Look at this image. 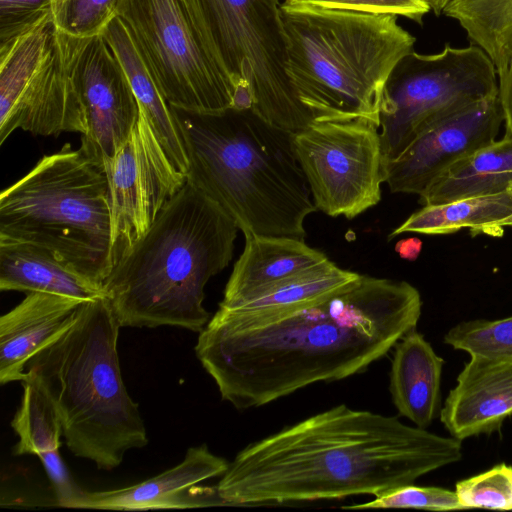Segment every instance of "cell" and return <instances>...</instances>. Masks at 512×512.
Masks as SVG:
<instances>
[{"label": "cell", "mask_w": 512, "mask_h": 512, "mask_svg": "<svg viewBox=\"0 0 512 512\" xmlns=\"http://www.w3.org/2000/svg\"><path fill=\"white\" fill-rule=\"evenodd\" d=\"M421 311L410 283L360 274L329 297L281 314L241 317L219 308L195 353L222 400L257 408L363 372L416 328Z\"/></svg>", "instance_id": "1"}, {"label": "cell", "mask_w": 512, "mask_h": 512, "mask_svg": "<svg viewBox=\"0 0 512 512\" xmlns=\"http://www.w3.org/2000/svg\"><path fill=\"white\" fill-rule=\"evenodd\" d=\"M461 458V440L341 404L246 446L216 489L225 505L376 496Z\"/></svg>", "instance_id": "2"}, {"label": "cell", "mask_w": 512, "mask_h": 512, "mask_svg": "<svg viewBox=\"0 0 512 512\" xmlns=\"http://www.w3.org/2000/svg\"><path fill=\"white\" fill-rule=\"evenodd\" d=\"M188 160L187 182L218 205L244 236L304 240L317 211L293 149V133L251 109H174Z\"/></svg>", "instance_id": "3"}, {"label": "cell", "mask_w": 512, "mask_h": 512, "mask_svg": "<svg viewBox=\"0 0 512 512\" xmlns=\"http://www.w3.org/2000/svg\"><path fill=\"white\" fill-rule=\"evenodd\" d=\"M239 228L186 181L103 283L122 327L201 332L210 320L204 288L228 266Z\"/></svg>", "instance_id": "4"}, {"label": "cell", "mask_w": 512, "mask_h": 512, "mask_svg": "<svg viewBox=\"0 0 512 512\" xmlns=\"http://www.w3.org/2000/svg\"><path fill=\"white\" fill-rule=\"evenodd\" d=\"M120 328L105 297L83 302L73 323L25 367L24 380L56 410L68 449L102 470L118 467L127 451L148 443L139 406L122 378Z\"/></svg>", "instance_id": "5"}, {"label": "cell", "mask_w": 512, "mask_h": 512, "mask_svg": "<svg viewBox=\"0 0 512 512\" xmlns=\"http://www.w3.org/2000/svg\"><path fill=\"white\" fill-rule=\"evenodd\" d=\"M279 11L287 75L313 122L366 118L379 125L385 83L416 41L398 16L287 0Z\"/></svg>", "instance_id": "6"}, {"label": "cell", "mask_w": 512, "mask_h": 512, "mask_svg": "<svg viewBox=\"0 0 512 512\" xmlns=\"http://www.w3.org/2000/svg\"><path fill=\"white\" fill-rule=\"evenodd\" d=\"M0 240L43 247L103 285L112 270L104 166L65 144L0 194Z\"/></svg>", "instance_id": "7"}, {"label": "cell", "mask_w": 512, "mask_h": 512, "mask_svg": "<svg viewBox=\"0 0 512 512\" xmlns=\"http://www.w3.org/2000/svg\"><path fill=\"white\" fill-rule=\"evenodd\" d=\"M182 1L213 62L235 92L250 94L253 112L292 133L313 122L287 75L280 0Z\"/></svg>", "instance_id": "8"}, {"label": "cell", "mask_w": 512, "mask_h": 512, "mask_svg": "<svg viewBox=\"0 0 512 512\" xmlns=\"http://www.w3.org/2000/svg\"><path fill=\"white\" fill-rule=\"evenodd\" d=\"M497 94L495 65L474 44L456 48L447 43L439 53H408L382 93L379 134L385 165L434 122Z\"/></svg>", "instance_id": "9"}, {"label": "cell", "mask_w": 512, "mask_h": 512, "mask_svg": "<svg viewBox=\"0 0 512 512\" xmlns=\"http://www.w3.org/2000/svg\"><path fill=\"white\" fill-rule=\"evenodd\" d=\"M116 13L171 107H232L235 87L205 50L182 0H119Z\"/></svg>", "instance_id": "10"}, {"label": "cell", "mask_w": 512, "mask_h": 512, "mask_svg": "<svg viewBox=\"0 0 512 512\" xmlns=\"http://www.w3.org/2000/svg\"><path fill=\"white\" fill-rule=\"evenodd\" d=\"M293 149L317 210L350 220L380 202L386 174L377 123L314 121L293 133Z\"/></svg>", "instance_id": "11"}, {"label": "cell", "mask_w": 512, "mask_h": 512, "mask_svg": "<svg viewBox=\"0 0 512 512\" xmlns=\"http://www.w3.org/2000/svg\"><path fill=\"white\" fill-rule=\"evenodd\" d=\"M104 169L109 186L114 267L148 231L187 179L174 165L141 109L131 134L104 163Z\"/></svg>", "instance_id": "12"}, {"label": "cell", "mask_w": 512, "mask_h": 512, "mask_svg": "<svg viewBox=\"0 0 512 512\" xmlns=\"http://www.w3.org/2000/svg\"><path fill=\"white\" fill-rule=\"evenodd\" d=\"M56 32L85 109L87 132L80 147L104 166L135 127L139 103L102 34L75 38Z\"/></svg>", "instance_id": "13"}, {"label": "cell", "mask_w": 512, "mask_h": 512, "mask_svg": "<svg viewBox=\"0 0 512 512\" xmlns=\"http://www.w3.org/2000/svg\"><path fill=\"white\" fill-rule=\"evenodd\" d=\"M503 122L498 94L434 122L385 165L390 191L420 196L452 164L494 142Z\"/></svg>", "instance_id": "14"}, {"label": "cell", "mask_w": 512, "mask_h": 512, "mask_svg": "<svg viewBox=\"0 0 512 512\" xmlns=\"http://www.w3.org/2000/svg\"><path fill=\"white\" fill-rule=\"evenodd\" d=\"M228 466L207 445L190 447L179 464L140 483L115 490H85L75 508L143 511L225 505L216 486L198 484L222 476Z\"/></svg>", "instance_id": "15"}, {"label": "cell", "mask_w": 512, "mask_h": 512, "mask_svg": "<svg viewBox=\"0 0 512 512\" xmlns=\"http://www.w3.org/2000/svg\"><path fill=\"white\" fill-rule=\"evenodd\" d=\"M439 415L461 441L499 430L512 416V359L470 355Z\"/></svg>", "instance_id": "16"}, {"label": "cell", "mask_w": 512, "mask_h": 512, "mask_svg": "<svg viewBox=\"0 0 512 512\" xmlns=\"http://www.w3.org/2000/svg\"><path fill=\"white\" fill-rule=\"evenodd\" d=\"M16 129L42 136L87 132L85 109L57 32L54 52L45 67L0 116V144Z\"/></svg>", "instance_id": "17"}, {"label": "cell", "mask_w": 512, "mask_h": 512, "mask_svg": "<svg viewBox=\"0 0 512 512\" xmlns=\"http://www.w3.org/2000/svg\"><path fill=\"white\" fill-rule=\"evenodd\" d=\"M85 301L29 292L0 318V383L23 381L28 361L74 321Z\"/></svg>", "instance_id": "18"}, {"label": "cell", "mask_w": 512, "mask_h": 512, "mask_svg": "<svg viewBox=\"0 0 512 512\" xmlns=\"http://www.w3.org/2000/svg\"><path fill=\"white\" fill-rule=\"evenodd\" d=\"M329 260L304 240L291 237L245 236L219 307H233L272 286Z\"/></svg>", "instance_id": "19"}, {"label": "cell", "mask_w": 512, "mask_h": 512, "mask_svg": "<svg viewBox=\"0 0 512 512\" xmlns=\"http://www.w3.org/2000/svg\"><path fill=\"white\" fill-rule=\"evenodd\" d=\"M389 390L398 413L426 429L440 412L444 360L415 329L394 347Z\"/></svg>", "instance_id": "20"}, {"label": "cell", "mask_w": 512, "mask_h": 512, "mask_svg": "<svg viewBox=\"0 0 512 512\" xmlns=\"http://www.w3.org/2000/svg\"><path fill=\"white\" fill-rule=\"evenodd\" d=\"M1 291L45 292L92 301L103 285L84 276L53 252L29 243L0 240Z\"/></svg>", "instance_id": "21"}, {"label": "cell", "mask_w": 512, "mask_h": 512, "mask_svg": "<svg viewBox=\"0 0 512 512\" xmlns=\"http://www.w3.org/2000/svg\"><path fill=\"white\" fill-rule=\"evenodd\" d=\"M120 61L140 109L177 169L186 175L188 160L177 116L164 98L122 20L116 16L102 33Z\"/></svg>", "instance_id": "22"}, {"label": "cell", "mask_w": 512, "mask_h": 512, "mask_svg": "<svg viewBox=\"0 0 512 512\" xmlns=\"http://www.w3.org/2000/svg\"><path fill=\"white\" fill-rule=\"evenodd\" d=\"M512 190V137L505 136L461 158L420 195L424 205Z\"/></svg>", "instance_id": "23"}, {"label": "cell", "mask_w": 512, "mask_h": 512, "mask_svg": "<svg viewBox=\"0 0 512 512\" xmlns=\"http://www.w3.org/2000/svg\"><path fill=\"white\" fill-rule=\"evenodd\" d=\"M512 227V190L460 199L439 205H424L395 228L388 239L405 232L447 234L463 228L473 235L501 236Z\"/></svg>", "instance_id": "24"}, {"label": "cell", "mask_w": 512, "mask_h": 512, "mask_svg": "<svg viewBox=\"0 0 512 512\" xmlns=\"http://www.w3.org/2000/svg\"><path fill=\"white\" fill-rule=\"evenodd\" d=\"M360 274L327 260L290 277L233 307H219L241 317H262L293 311L320 301L355 281Z\"/></svg>", "instance_id": "25"}, {"label": "cell", "mask_w": 512, "mask_h": 512, "mask_svg": "<svg viewBox=\"0 0 512 512\" xmlns=\"http://www.w3.org/2000/svg\"><path fill=\"white\" fill-rule=\"evenodd\" d=\"M442 14L485 51L497 74L506 69L512 59V0H449Z\"/></svg>", "instance_id": "26"}, {"label": "cell", "mask_w": 512, "mask_h": 512, "mask_svg": "<svg viewBox=\"0 0 512 512\" xmlns=\"http://www.w3.org/2000/svg\"><path fill=\"white\" fill-rule=\"evenodd\" d=\"M23 394L11 427L19 438L13 454L40 455L59 450L63 428L61 420L48 398L31 381H21Z\"/></svg>", "instance_id": "27"}, {"label": "cell", "mask_w": 512, "mask_h": 512, "mask_svg": "<svg viewBox=\"0 0 512 512\" xmlns=\"http://www.w3.org/2000/svg\"><path fill=\"white\" fill-rule=\"evenodd\" d=\"M444 342L469 355L512 359V316L460 322L445 334Z\"/></svg>", "instance_id": "28"}, {"label": "cell", "mask_w": 512, "mask_h": 512, "mask_svg": "<svg viewBox=\"0 0 512 512\" xmlns=\"http://www.w3.org/2000/svg\"><path fill=\"white\" fill-rule=\"evenodd\" d=\"M119 0H51L55 28L68 36L88 38L103 33L117 16Z\"/></svg>", "instance_id": "29"}, {"label": "cell", "mask_w": 512, "mask_h": 512, "mask_svg": "<svg viewBox=\"0 0 512 512\" xmlns=\"http://www.w3.org/2000/svg\"><path fill=\"white\" fill-rule=\"evenodd\" d=\"M455 493L463 509L512 510V466L501 463L460 480L455 485Z\"/></svg>", "instance_id": "30"}, {"label": "cell", "mask_w": 512, "mask_h": 512, "mask_svg": "<svg viewBox=\"0 0 512 512\" xmlns=\"http://www.w3.org/2000/svg\"><path fill=\"white\" fill-rule=\"evenodd\" d=\"M345 510L417 508L431 511L461 510L455 491L435 486L402 485L375 496L371 501L342 506Z\"/></svg>", "instance_id": "31"}, {"label": "cell", "mask_w": 512, "mask_h": 512, "mask_svg": "<svg viewBox=\"0 0 512 512\" xmlns=\"http://www.w3.org/2000/svg\"><path fill=\"white\" fill-rule=\"evenodd\" d=\"M314 7L370 14H392L423 23L431 11L425 0H287Z\"/></svg>", "instance_id": "32"}, {"label": "cell", "mask_w": 512, "mask_h": 512, "mask_svg": "<svg viewBox=\"0 0 512 512\" xmlns=\"http://www.w3.org/2000/svg\"><path fill=\"white\" fill-rule=\"evenodd\" d=\"M51 13V0H0V44L11 41Z\"/></svg>", "instance_id": "33"}, {"label": "cell", "mask_w": 512, "mask_h": 512, "mask_svg": "<svg viewBox=\"0 0 512 512\" xmlns=\"http://www.w3.org/2000/svg\"><path fill=\"white\" fill-rule=\"evenodd\" d=\"M38 457L53 485L58 505L66 508H75L76 503L84 495L85 490L81 489L72 478L61 459L59 450L44 452L38 455Z\"/></svg>", "instance_id": "34"}, {"label": "cell", "mask_w": 512, "mask_h": 512, "mask_svg": "<svg viewBox=\"0 0 512 512\" xmlns=\"http://www.w3.org/2000/svg\"><path fill=\"white\" fill-rule=\"evenodd\" d=\"M498 76V95L502 106L505 136L512 137V59Z\"/></svg>", "instance_id": "35"}, {"label": "cell", "mask_w": 512, "mask_h": 512, "mask_svg": "<svg viewBox=\"0 0 512 512\" xmlns=\"http://www.w3.org/2000/svg\"><path fill=\"white\" fill-rule=\"evenodd\" d=\"M422 249V241L416 237L406 238L399 240L395 245V251L398 255L409 261H414L418 258Z\"/></svg>", "instance_id": "36"}, {"label": "cell", "mask_w": 512, "mask_h": 512, "mask_svg": "<svg viewBox=\"0 0 512 512\" xmlns=\"http://www.w3.org/2000/svg\"><path fill=\"white\" fill-rule=\"evenodd\" d=\"M430 6L431 11L437 16L441 15L444 7L449 0H425Z\"/></svg>", "instance_id": "37"}]
</instances>
